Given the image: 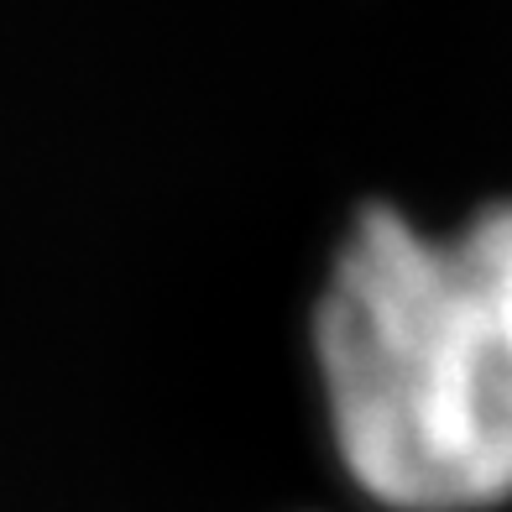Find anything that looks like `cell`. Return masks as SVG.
<instances>
[{
    "instance_id": "cell-1",
    "label": "cell",
    "mask_w": 512,
    "mask_h": 512,
    "mask_svg": "<svg viewBox=\"0 0 512 512\" xmlns=\"http://www.w3.org/2000/svg\"><path fill=\"white\" fill-rule=\"evenodd\" d=\"M340 460L403 512L512 497V204L455 236L398 209L351 225L314 319Z\"/></svg>"
}]
</instances>
